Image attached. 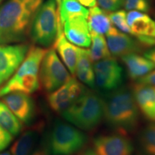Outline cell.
Listing matches in <instances>:
<instances>
[{"label":"cell","mask_w":155,"mask_h":155,"mask_svg":"<svg viewBox=\"0 0 155 155\" xmlns=\"http://www.w3.org/2000/svg\"><path fill=\"white\" fill-rule=\"evenodd\" d=\"M44 0H8L0 7V44L24 41Z\"/></svg>","instance_id":"1"},{"label":"cell","mask_w":155,"mask_h":155,"mask_svg":"<svg viewBox=\"0 0 155 155\" xmlns=\"http://www.w3.org/2000/svg\"><path fill=\"white\" fill-rule=\"evenodd\" d=\"M139 111L132 92L126 88L114 90L104 101V119L121 134L132 132L137 129Z\"/></svg>","instance_id":"2"},{"label":"cell","mask_w":155,"mask_h":155,"mask_svg":"<svg viewBox=\"0 0 155 155\" xmlns=\"http://www.w3.org/2000/svg\"><path fill=\"white\" fill-rule=\"evenodd\" d=\"M61 114L67 121L78 129L92 130L104 118V101L98 95L86 89Z\"/></svg>","instance_id":"3"},{"label":"cell","mask_w":155,"mask_h":155,"mask_svg":"<svg viewBox=\"0 0 155 155\" xmlns=\"http://www.w3.org/2000/svg\"><path fill=\"white\" fill-rule=\"evenodd\" d=\"M63 30L55 0L43 2L37 11L30 26V35L32 42L46 48L55 43L58 32Z\"/></svg>","instance_id":"4"},{"label":"cell","mask_w":155,"mask_h":155,"mask_svg":"<svg viewBox=\"0 0 155 155\" xmlns=\"http://www.w3.org/2000/svg\"><path fill=\"white\" fill-rule=\"evenodd\" d=\"M87 139L75 126L57 121L50 133L48 148L53 155H73L85 147Z\"/></svg>","instance_id":"5"},{"label":"cell","mask_w":155,"mask_h":155,"mask_svg":"<svg viewBox=\"0 0 155 155\" xmlns=\"http://www.w3.org/2000/svg\"><path fill=\"white\" fill-rule=\"evenodd\" d=\"M40 86L45 92L51 93L71 78V75L54 48L48 50L38 73Z\"/></svg>","instance_id":"6"},{"label":"cell","mask_w":155,"mask_h":155,"mask_svg":"<svg viewBox=\"0 0 155 155\" xmlns=\"http://www.w3.org/2000/svg\"><path fill=\"white\" fill-rule=\"evenodd\" d=\"M29 48L25 43L0 44V87L15 74Z\"/></svg>","instance_id":"7"},{"label":"cell","mask_w":155,"mask_h":155,"mask_svg":"<svg viewBox=\"0 0 155 155\" xmlns=\"http://www.w3.org/2000/svg\"><path fill=\"white\" fill-rule=\"evenodd\" d=\"M86 90V88L78 81L71 78L60 88L49 93L47 97L48 106L53 111L62 114Z\"/></svg>","instance_id":"8"},{"label":"cell","mask_w":155,"mask_h":155,"mask_svg":"<svg viewBox=\"0 0 155 155\" xmlns=\"http://www.w3.org/2000/svg\"><path fill=\"white\" fill-rule=\"evenodd\" d=\"M95 82L97 86L106 91L118 88L122 82V68L111 57L97 61L94 65Z\"/></svg>","instance_id":"9"},{"label":"cell","mask_w":155,"mask_h":155,"mask_svg":"<svg viewBox=\"0 0 155 155\" xmlns=\"http://www.w3.org/2000/svg\"><path fill=\"white\" fill-rule=\"evenodd\" d=\"M93 145L98 155H131L133 152L131 141L121 133L98 136Z\"/></svg>","instance_id":"10"},{"label":"cell","mask_w":155,"mask_h":155,"mask_svg":"<svg viewBox=\"0 0 155 155\" xmlns=\"http://www.w3.org/2000/svg\"><path fill=\"white\" fill-rule=\"evenodd\" d=\"M106 42L110 53L115 57L139 53L144 48L137 39L113 26L106 32Z\"/></svg>","instance_id":"11"},{"label":"cell","mask_w":155,"mask_h":155,"mask_svg":"<svg viewBox=\"0 0 155 155\" xmlns=\"http://www.w3.org/2000/svg\"><path fill=\"white\" fill-rule=\"evenodd\" d=\"M62 26L64 35L70 42L79 48L90 47L91 35L86 17L69 19L65 21Z\"/></svg>","instance_id":"12"},{"label":"cell","mask_w":155,"mask_h":155,"mask_svg":"<svg viewBox=\"0 0 155 155\" xmlns=\"http://www.w3.org/2000/svg\"><path fill=\"white\" fill-rule=\"evenodd\" d=\"M1 98L22 123L28 124L34 118L35 106L33 99L29 94L10 93Z\"/></svg>","instance_id":"13"},{"label":"cell","mask_w":155,"mask_h":155,"mask_svg":"<svg viewBox=\"0 0 155 155\" xmlns=\"http://www.w3.org/2000/svg\"><path fill=\"white\" fill-rule=\"evenodd\" d=\"M132 94L141 114L149 121L155 122V87L137 83Z\"/></svg>","instance_id":"14"},{"label":"cell","mask_w":155,"mask_h":155,"mask_svg":"<svg viewBox=\"0 0 155 155\" xmlns=\"http://www.w3.org/2000/svg\"><path fill=\"white\" fill-rule=\"evenodd\" d=\"M40 87L38 75H25L12 76L3 86L0 87V98L10 93L33 94Z\"/></svg>","instance_id":"15"},{"label":"cell","mask_w":155,"mask_h":155,"mask_svg":"<svg viewBox=\"0 0 155 155\" xmlns=\"http://www.w3.org/2000/svg\"><path fill=\"white\" fill-rule=\"evenodd\" d=\"M127 22L130 27L131 35L155 38V21L146 13L131 10L127 14Z\"/></svg>","instance_id":"16"},{"label":"cell","mask_w":155,"mask_h":155,"mask_svg":"<svg viewBox=\"0 0 155 155\" xmlns=\"http://www.w3.org/2000/svg\"><path fill=\"white\" fill-rule=\"evenodd\" d=\"M54 49L69 72L74 75L78 58V48L65 38L63 30L58 32L54 43Z\"/></svg>","instance_id":"17"},{"label":"cell","mask_w":155,"mask_h":155,"mask_svg":"<svg viewBox=\"0 0 155 155\" xmlns=\"http://www.w3.org/2000/svg\"><path fill=\"white\" fill-rule=\"evenodd\" d=\"M47 51V49L40 46H31L24 61L13 75L22 76L25 75H38L42 61Z\"/></svg>","instance_id":"18"},{"label":"cell","mask_w":155,"mask_h":155,"mask_svg":"<svg viewBox=\"0 0 155 155\" xmlns=\"http://www.w3.org/2000/svg\"><path fill=\"white\" fill-rule=\"evenodd\" d=\"M121 58L131 80H138L155 68L152 61L137 53L128 54Z\"/></svg>","instance_id":"19"},{"label":"cell","mask_w":155,"mask_h":155,"mask_svg":"<svg viewBox=\"0 0 155 155\" xmlns=\"http://www.w3.org/2000/svg\"><path fill=\"white\" fill-rule=\"evenodd\" d=\"M75 74L81 82L91 88H94L96 82L94 65L88 50L78 48V58Z\"/></svg>","instance_id":"20"},{"label":"cell","mask_w":155,"mask_h":155,"mask_svg":"<svg viewBox=\"0 0 155 155\" xmlns=\"http://www.w3.org/2000/svg\"><path fill=\"white\" fill-rule=\"evenodd\" d=\"M40 135L38 129H30L24 131L10 148L12 155H31L34 152Z\"/></svg>","instance_id":"21"},{"label":"cell","mask_w":155,"mask_h":155,"mask_svg":"<svg viewBox=\"0 0 155 155\" xmlns=\"http://www.w3.org/2000/svg\"><path fill=\"white\" fill-rule=\"evenodd\" d=\"M87 22L91 33L106 34L112 26L107 12L96 6L88 9Z\"/></svg>","instance_id":"22"},{"label":"cell","mask_w":155,"mask_h":155,"mask_svg":"<svg viewBox=\"0 0 155 155\" xmlns=\"http://www.w3.org/2000/svg\"><path fill=\"white\" fill-rule=\"evenodd\" d=\"M0 126L14 137L18 136L22 129V122L2 100H0Z\"/></svg>","instance_id":"23"},{"label":"cell","mask_w":155,"mask_h":155,"mask_svg":"<svg viewBox=\"0 0 155 155\" xmlns=\"http://www.w3.org/2000/svg\"><path fill=\"white\" fill-rule=\"evenodd\" d=\"M59 15L61 22L63 25L65 21L74 17H83L87 18L88 9L78 0H62L59 7Z\"/></svg>","instance_id":"24"},{"label":"cell","mask_w":155,"mask_h":155,"mask_svg":"<svg viewBox=\"0 0 155 155\" xmlns=\"http://www.w3.org/2000/svg\"><path fill=\"white\" fill-rule=\"evenodd\" d=\"M91 47L88 50L93 62H97L111 57V53L108 48L107 42L103 35L91 33Z\"/></svg>","instance_id":"25"},{"label":"cell","mask_w":155,"mask_h":155,"mask_svg":"<svg viewBox=\"0 0 155 155\" xmlns=\"http://www.w3.org/2000/svg\"><path fill=\"white\" fill-rule=\"evenodd\" d=\"M140 146L147 155H155V124H150L142 129L139 135Z\"/></svg>","instance_id":"26"},{"label":"cell","mask_w":155,"mask_h":155,"mask_svg":"<svg viewBox=\"0 0 155 155\" xmlns=\"http://www.w3.org/2000/svg\"><path fill=\"white\" fill-rule=\"evenodd\" d=\"M111 24L116 27V29L127 34H131L130 27L127 22V13L124 10L119 9L112 12L108 15Z\"/></svg>","instance_id":"27"},{"label":"cell","mask_w":155,"mask_h":155,"mask_svg":"<svg viewBox=\"0 0 155 155\" xmlns=\"http://www.w3.org/2000/svg\"><path fill=\"white\" fill-rule=\"evenodd\" d=\"M124 7L126 10H135L141 12H148L150 10V0H124Z\"/></svg>","instance_id":"28"},{"label":"cell","mask_w":155,"mask_h":155,"mask_svg":"<svg viewBox=\"0 0 155 155\" xmlns=\"http://www.w3.org/2000/svg\"><path fill=\"white\" fill-rule=\"evenodd\" d=\"M98 5L106 12H115L124 7V0H96Z\"/></svg>","instance_id":"29"},{"label":"cell","mask_w":155,"mask_h":155,"mask_svg":"<svg viewBox=\"0 0 155 155\" xmlns=\"http://www.w3.org/2000/svg\"><path fill=\"white\" fill-rule=\"evenodd\" d=\"M13 138H14L13 136H12L0 126V152L9 146Z\"/></svg>","instance_id":"30"},{"label":"cell","mask_w":155,"mask_h":155,"mask_svg":"<svg viewBox=\"0 0 155 155\" xmlns=\"http://www.w3.org/2000/svg\"><path fill=\"white\" fill-rule=\"evenodd\" d=\"M137 83L155 87V71H151L137 80Z\"/></svg>","instance_id":"31"},{"label":"cell","mask_w":155,"mask_h":155,"mask_svg":"<svg viewBox=\"0 0 155 155\" xmlns=\"http://www.w3.org/2000/svg\"><path fill=\"white\" fill-rule=\"evenodd\" d=\"M144 56L152 61L155 66V46L149 48L148 50H146L144 53Z\"/></svg>","instance_id":"32"},{"label":"cell","mask_w":155,"mask_h":155,"mask_svg":"<svg viewBox=\"0 0 155 155\" xmlns=\"http://www.w3.org/2000/svg\"><path fill=\"white\" fill-rule=\"evenodd\" d=\"M31 155H53L50 152L49 149L48 147H40L38 150L34 151Z\"/></svg>","instance_id":"33"},{"label":"cell","mask_w":155,"mask_h":155,"mask_svg":"<svg viewBox=\"0 0 155 155\" xmlns=\"http://www.w3.org/2000/svg\"><path fill=\"white\" fill-rule=\"evenodd\" d=\"M81 5L87 7H93L96 6V0H78Z\"/></svg>","instance_id":"34"},{"label":"cell","mask_w":155,"mask_h":155,"mask_svg":"<svg viewBox=\"0 0 155 155\" xmlns=\"http://www.w3.org/2000/svg\"><path fill=\"white\" fill-rule=\"evenodd\" d=\"M79 155H98L97 153L95 152L94 150H91V149H88V150H86L81 153Z\"/></svg>","instance_id":"35"},{"label":"cell","mask_w":155,"mask_h":155,"mask_svg":"<svg viewBox=\"0 0 155 155\" xmlns=\"http://www.w3.org/2000/svg\"><path fill=\"white\" fill-rule=\"evenodd\" d=\"M61 1H62V0H55V2H56V4H57V7H58V12H59V7H60V5H61Z\"/></svg>","instance_id":"36"},{"label":"cell","mask_w":155,"mask_h":155,"mask_svg":"<svg viewBox=\"0 0 155 155\" xmlns=\"http://www.w3.org/2000/svg\"><path fill=\"white\" fill-rule=\"evenodd\" d=\"M0 155H12L10 152H0Z\"/></svg>","instance_id":"37"},{"label":"cell","mask_w":155,"mask_h":155,"mask_svg":"<svg viewBox=\"0 0 155 155\" xmlns=\"http://www.w3.org/2000/svg\"><path fill=\"white\" fill-rule=\"evenodd\" d=\"M2 1H3V0H0V2H2Z\"/></svg>","instance_id":"38"}]
</instances>
